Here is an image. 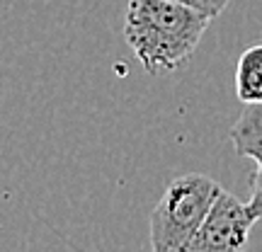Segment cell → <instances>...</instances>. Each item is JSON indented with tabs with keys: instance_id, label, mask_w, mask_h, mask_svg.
<instances>
[{
	"instance_id": "7a4b0ae2",
	"label": "cell",
	"mask_w": 262,
	"mask_h": 252,
	"mask_svg": "<svg viewBox=\"0 0 262 252\" xmlns=\"http://www.w3.org/2000/svg\"><path fill=\"white\" fill-rule=\"evenodd\" d=\"M221 189L219 182L196 172L172 179L150 214V247L156 252H187Z\"/></svg>"
},
{
	"instance_id": "6da1fadb",
	"label": "cell",
	"mask_w": 262,
	"mask_h": 252,
	"mask_svg": "<svg viewBox=\"0 0 262 252\" xmlns=\"http://www.w3.org/2000/svg\"><path fill=\"white\" fill-rule=\"evenodd\" d=\"M211 15L185 0H129L124 39L150 75L189 63Z\"/></svg>"
},
{
	"instance_id": "5b68a950",
	"label": "cell",
	"mask_w": 262,
	"mask_h": 252,
	"mask_svg": "<svg viewBox=\"0 0 262 252\" xmlns=\"http://www.w3.org/2000/svg\"><path fill=\"white\" fill-rule=\"evenodd\" d=\"M235 95L243 104H262V47L248 49L238 58Z\"/></svg>"
},
{
	"instance_id": "52a82bcc",
	"label": "cell",
	"mask_w": 262,
	"mask_h": 252,
	"mask_svg": "<svg viewBox=\"0 0 262 252\" xmlns=\"http://www.w3.org/2000/svg\"><path fill=\"white\" fill-rule=\"evenodd\" d=\"M185 3L202 8L204 12H209L211 17H219V15L226 10V5H228V0H185Z\"/></svg>"
},
{
	"instance_id": "3957f363",
	"label": "cell",
	"mask_w": 262,
	"mask_h": 252,
	"mask_svg": "<svg viewBox=\"0 0 262 252\" xmlns=\"http://www.w3.org/2000/svg\"><path fill=\"white\" fill-rule=\"evenodd\" d=\"M255 218L248 204L235 199L231 192L221 189L216 201L211 204L199 233L192 238L187 252H224V250H241L248 243L250 228Z\"/></svg>"
},
{
	"instance_id": "8992f818",
	"label": "cell",
	"mask_w": 262,
	"mask_h": 252,
	"mask_svg": "<svg viewBox=\"0 0 262 252\" xmlns=\"http://www.w3.org/2000/svg\"><path fill=\"white\" fill-rule=\"evenodd\" d=\"M248 209L253 214L255 221H262V160H257V172L250 179V199Z\"/></svg>"
},
{
	"instance_id": "277c9868",
	"label": "cell",
	"mask_w": 262,
	"mask_h": 252,
	"mask_svg": "<svg viewBox=\"0 0 262 252\" xmlns=\"http://www.w3.org/2000/svg\"><path fill=\"white\" fill-rule=\"evenodd\" d=\"M235 153L243 158L262 160V104H245L238 122L231 126Z\"/></svg>"
}]
</instances>
